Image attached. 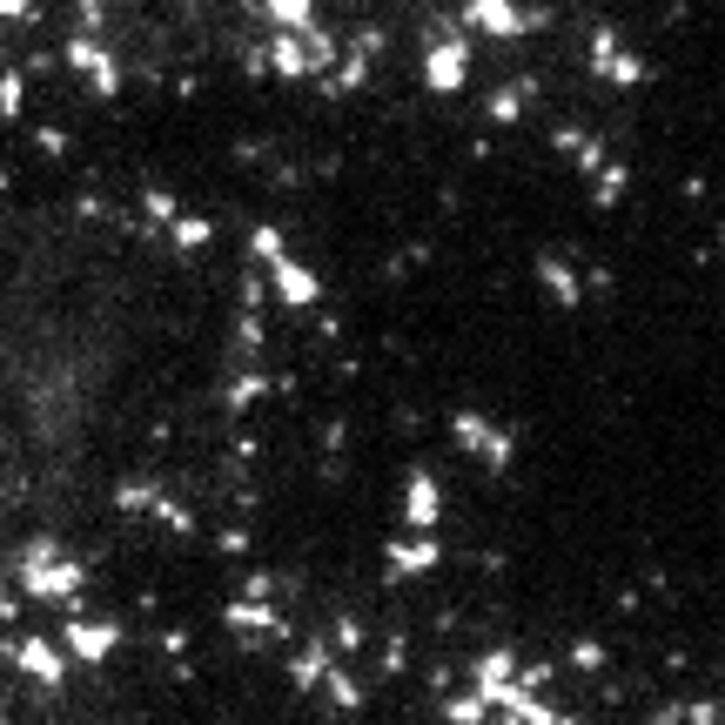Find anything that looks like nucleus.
<instances>
[{
    "mask_svg": "<svg viewBox=\"0 0 725 725\" xmlns=\"http://www.w3.org/2000/svg\"><path fill=\"white\" fill-rule=\"evenodd\" d=\"M249 256H256V269H269L275 256H290V235H282L275 222H256L249 229Z\"/></svg>",
    "mask_w": 725,
    "mask_h": 725,
    "instance_id": "b1692460",
    "label": "nucleus"
},
{
    "mask_svg": "<svg viewBox=\"0 0 725 725\" xmlns=\"http://www.w3.org/2000/svg\"><path fill=\"white\" fill-rule=\"evenodd\" d=\"M114 644H121V625H114V618L74 612V618L61 625V652H67V665H108V659H114Z\"/></svg>",
    "mask_w": 725,
    "mask_h": 725,
    "instance_id": "0eeeda50",
    "label": "nucleus"
},
{
    "mask_svg": "<svg viewBox=\"0 0 725 725\" xmlns=\"http://www.w3.org/2000/svg\"><path fill=\"white\" fill-rule=\"evenodd\" d=\"M538 282H544V296H551L557 309H578V303H585V275H578L572 262H557V256L538 262Z\"/></svg>",
    "mask_w": 725,
    "mask_h": 725,
    "instance_id": "2eb2a0df",
    "label": "nucleus"
},
{
    "mask_svg": "<svg viewBox=\"0 0 725 725\" xmlns=\"http://www.w3.org/2000/svg\"><path fill=\"white\" fill-rule=\"evenodd\" d=\"M524 108H531V81H511V88H497L491 101H483V114H491L497 128H511V121H524Z\"/></svg>",
    "mask_w": 725,
    "mask_h": 725,
    "instance_id": "6ab92c4d",
    "label": "nucleus"
},
{
    "mask_svg": "<svg viewBox=\"0 0 725 725\" xmlns=\"http://www.w3.org/2000/svg\"><path fill=\"white\" fill-rule=\"evenodd\" d=\"M242 309H262V269L242 275Z\"/></svg>",
    "mask_w": 725,
    "mask_h": 725,
    "instance_id": "f704fd0d",
    "label": "nucleus"
},
{
    "mask_svg": "<svg viewBox=\"0 0 725 725\" xmlns=\"http://www.w3.org/2000/svg\"><path fill=\"white\" fill-rule=\"evenodd\" d=\"M470 34L464 27H443L430 48H423V88L430 95H464V81H470Z\"/></svg>",
    "mask_w": 725,
    "mask_h": 725,
    "instance_id": "f03ea898",
    "label": "nucleus"
},
{
    "mask_svg": "<svg viewBox=\"0 0 725 725\" xmlns=\"http://www.w3.org/2000/svg\"><path fill=\"white\" fill-rule=\"evenodd\" d=\"M403 517H410V531H437L443 524V483L430 470H410V483H403Z\"/></svg>",
    "mask_w": 725,
    "mask_h": 725,
    "instance_id": "ddd939ff",
    "label": "nucleus"
},
{
    "mask_svg": "<svg viewBox=\"0 0 725 725\" xmlns=\"http://www.w3.org/2000/svg\"><path fill=\"white\" fill-rule=\"evenodd\" d=\"M235 343H242V349H256V343H262V316H256V309H242V322H235Z\"/></svg>",
    "mask_w": 725,
    "mask_h": 725,
    "instance_id": "2f4dec72",
    "label": "nucleus"
},
{
    "mask_svg": "<svg viewBox=\"0 0 725 725\" xmlns=\"http://www.w3.org/2000/svg\"><path fill=\"white\" fill-rule=\"evenodd\" d=\"M222 625L242 638V652H262V644L290 638V625H282V612H275L269 598H235V604H222Z\"/></svg>",
    "mask_w": 725,
    "mask_h": 725,
    "instance_id": "6e6552de",
    "label": "nucleus"
},
{
    "mask_svg": "<svg viewBox=\"0 0 725 725\" xmlns=\"http://www.w3.org/2000/svg\"><path fill=\"white\" fill-rule=\"evenodd\" d=\"M269 396V377L262 370H242L235 383H229V410H249V403H262Z\"/></svg>",
    "mask_w": 725,
    "mask_h": 725,
    "instance_id": "a878e982",
    "label": "nucleus"
},
{
    "mask_svg": "<svg viewBox=\"0 0 725 725\" xmlns=\"http://www.w3.org/2000/svg\"><path fill=\"white\" fill-rule=\"evenodd\" d=\"M437 564H443V544H437V531H410V538L383 544V578H390V585H403V578H430Z\"/></svg>",
    "mask_w": 725,
    "mask_h": 725,
    "instance_id": "9d476101",
    "label": "nucleus"
},
{
    "mask_svg": "<svg viewBox=\"0 0 725 725\" xmlns=\"http://www.w3.org/2000/svg\"><path fill=\"white\" fill-rule=\"evenodd\" d=\"M591 175H598V182H591V201H598V209H618V201H625V188H631V169H625V161H612V155H604Z\"/></svg>",
    "mask_w": 725,
    "mask_h": 725,
    "instance_id": "f3484780",
    "label": "nucleus"
},
{
    "mask_svg": "<svg viewBox=\"0 0 725 725\" xmlns=\"http://www.w3.org/2000/svg\"><path fill=\"white\" fill-rule=\"evenodd\" d=\"M544 21H551L544 8H517V0H464V34L517 40V34H538Z\"/></svg>",
    "mask_w": 725,
    "mask_h": 725,
    "instance_id": "7ed1b4c3",
    "label": "nucleus"
},
{
    "mask_svg": "<svg viewBox=\"0 0 725 725\" xmlns=\"http://www.w3.org/2000/svg\"><path fill=\"white\" fill-rule=\"evenodd\" d=\"M551 142H557V155H572V161H578V169H585V175H591V169H598V161H604V142H591L585 128H557Z\"/></svg>",
    "mask_w": 725,
    "mask_h": 725,
    "instance_id": "412c9836",
    "label": "nucleus"
},
{
    "mask_svg": "<svg viewBox=\"0 0 725 725\" xmlns=\"http://www.w3.org/2000/svg\"><path fill=\"white\" fill-rule=\"evenodd\" d=\"M40 0H0V21H34Z\"/></svg>",
    "mask_w": 725,
    "mask_h": 725,
    "instance_id": "72a5a7b5",
    "label": "nucleus"
},
{
    "mask_svg": "<svg viewBox=\"0 0 725 725\" xmlns=\"http://www.w3.org/2000/svg\"><path fill=\"white\" fill-rule=\"evenodd\" d=\"M316 685H322V692H330V705H336V712H362V685H356V678H349L343 665H330V672H322Z\"/></svg>",
    "mask_w": 725,
    "mask_h": 725,
    "instance_id": "4be33fe9",
    "label": "nucleus"
},
{
    "mask_svg": "<svg viewBox=\"0 0 725 725\" xmlns=\"http://www.w3.org/2000/svg\"><path fill=\"white\" fill-rule=\"evenodd\" d=\"M491 718V705H483L477 692H457V699H443V725H483Z\"/></svg>",
    "mask_w": 725,
    "mask_h": 725,
    "instance_id": "393cba45",
    "label": "nucleus"
},
{
    "mask_svg": "<svg viewBox=\"0 0 725 725\" xmlns=\"http://www.w3.org/2000/svg\"><path fill=\"white\" fill-rule=\"evenodd\" d=\"M175 209H182V201H175L169 188H142V216H148L155 229H169V222H175Z\"/></svg>",
    "mask_w": 725,
    "mask_h": 725,
    "instance_id": "bb28decb",
    "label": "nucleus"
},
{
    "mask_svg": "<svg viewBox=\"0 0 725 725\" xmlns=\"http://www.w3.org/2000/svg\"><path fill=\"white\" fill-rule=\"evenodd\" d=\"M61 61H67L81 81H88L101 101H114V95H121V61L108 54V40H101V34H74L67 48H61Z\"/></svg>",
    "mask_w": 725,
    "mask_h": 725,
    "instance_id": "423d86ee",
    "label": "nucleus"
},
{
    "mask_svg": "<svg viewBox=\"0 0 725 725\" xmlns=\"http://www.w3.org/2000/svg\"><path fill=\"white\" fill-rule=\"evenodd\" d=\"M451 437H457V451H470L483 470H504L511 451H517V437H511L504 423H491L483 410H457V417H451Z\"/></svg>",
    "mask_w": 725,
    "mask_h": 725,
    "instance_id": "20e7f679",
    "label": "nucleus"
},
{
    "mask_svg": "<svg viewBox=\"0 0 725 725\" xmlns=\"http://www.w3.org/2000/svg\"><path fill=\"white\" fill-rule=\"evenodd\" d=\"M34 148L40 155H67V128H54V121H48V128H34Z\"/></svg>",
    "mask_w": 725,
    "mask_h": 725,
    "instance_id": "7c9ffc66",
    "label": "nucleus"
},
{
    "mask_svg": "<svg viewBox=\"0 0 725 725\" xmlns=\"http://www.w3.org/2000/svg\"><path fill=\"white\" fill-rule=\"evenodd\" d=\"M336 665V644H303V652L290 659V685L296 692H316V678Z\"/></svg>",
    "mask_w": 725,
    "mask_h": 725,
    "instance_id": "dca6fc26",
    "label": "nucleus"
},
{
    "mask_svg": "<svg viewBox=\"0 0 725 725\" xmlns=\"http://www.w3.org/2000/svg\"><path fill=\"white\" fill-rule=\"evenodd\" d=\"M256 8H269V21H275V27H290V34L316 27V0H256Z\"/></svg>",
    "mask_w": 725,
    "mask_h": 725,
    "instance_id": "5701e85b",
    "label": "nucleus"
},
{
    "mask_svg": "<svg viewBox=\"0 0 725 725\" xmlns=\"http://www.w3.org/2000/svg\"><path fill=\"white\" fill-rule=\"evenodd\" d=\"M14 591L34 598V604H67V612H81L88 564L67 557L54 538H27V544H21V564H14Z\"/></svg>",
    "mask_w": 725,
    "mask_h": 725,
    "instance_id": "f257e3e1",
    "label": "nucleus"
},
{
    "mask_svg": "<svg viewBox=\"0 0 725 725\" xmlns=\"http://www.w3.org/2000/svg\"><path fill=\"white\" fill-rule=\"evenodd\" d=\"M262 61H269V74H282V81H316V61H309V27H303V34L275 27V34L262 40Z\"/></svg>",
    "mask_w": 725,
    "mask_h": 725,
    "instance_id": "f8f14e48",
    "label": "nucleus"
},
{
    "mask_svg": "<svg viewBox=\"0 0 725 725\" xmlns=\"http://www.w3.org/2000/svg\"><path fill=\"white\" fill-rule=\"evenodd\" d=\"M591 74H598V81H612V88H644V81H652L644 54H631L612 27H591Z\"/></svg>",
    "mask_w": 725,
    "mask_h": 725,
    "instance_id": "1a4fd4ad",
    "label": "nucleus"
},
{
    "mask_svg": "<svg viewBox=\"0 0 725 725\" xmlns=\"http://www.w3.org/2000/svg\"><path fill=\"white\" fill-rule=\"evenodd\" d=\"M8 659H14V672L21 678H34L40 692H61L67 685V652L54 638H34V631H21V638H8Z\"/></svg>",
    "mask_w": 725,
    "mask_h": 725,
    "instance_id": "39448f33",
    "label": "nucleus"
},
{
    "mask_svg": "<svg viewBox=\"0 0 725 725\" xmlns=\"http://www.w3.org/2000/svg\"><path fill=\"white\" fill-rule=\"evenodd\" d=\"M269 290H275L282 309H316L322 303V275L309 262H296V256H275L269 262Z\"/></svg>",
    "mask_w": 725,
    "mask_h": 725,
    "instance_id": "9b49d317",
    "label": "nucleus"
},
{
    "mask_svg": "<svg viewBox=\"0 0 725 725\" xmlns=\"http://www.w3.org/2000/svg\"><path fill=\"white\" fill-rule=\"evenodd\" d=\"M21 114H27V74L0 61V121H21Z\"/></svg>",
    "mask_w": 725,
    "mask_h": 725,
    "instance_id": "aec40b11",
    "label": "nucleus"
},
{
    "mask_svg": "<svg viewBox=\"0 0 725 725\" xmlns=\"http://www.w3.org/2000/svg\"><path fill=\"white\" fill-rule=\"evenodd\" d=\"M0 725H8V705H0Z\"/></svg>",
    "mask_w": 725,
    "mask_h": 725,
    "instance_id": "e433bc0d",
    "label": "nucleus"
},
{
    "mask_svg": "<svg viewBox=\"0 0 725 725\" xmlns=\"http://www.w3.org/2000/svg\"><path fill=\"white\" fill-rule=\"evenodd\" d=\"M511 672H517V652H504V644H497V652H483V659H470V692H477L483 705H491V712H497V699H504V685H511Z\"/></svg>",
    "mask_w": 725,
    "mask_h": 725,
    "instance_id": "4468645a",
    "label": "nucleus"
},
{
    "mask_svg": "<svg viewBox=\"0 0 725 725\" xmlns=\"http://www.w3.org/2000/svg\"><path fill=\"white\" fill-rule=\"evenodd\" d=\"M564 659H572V672H585V678H591V672H604V644H598V638H578Z\"/></svg>",
    "mask_w": 725,
    "mask_h": 725,
    "instance_id": "c85d7f7f",
    "label": "nucleus"
},
{
    "mask_svg": "<svg viewBox=\"0 0 725 725\" xmlns=\"http://www.w3.org/2000/svg\"><path fill=\"white\" fill-rule=\"evenodd\" d=\"M14 618H21V591L0 578V625H14Z\"/></svg>",
    "mask_w": 725,
    "mask_h": 725,
    "instance_id": "473e14b6",
    "label": "nucleus"
},
{
    "mask_svg": "<svg viewBox=\"0 0 725 725\" xmlns=\"http://www.w3.org/2000/svg\"><path fill=\"white\" fill-rule=\"evenodd\" d=\"M169 242H175L182 256H195V249H209V242H216V222H209V216H188V209H175Z\"/></svg>",
    "mask_w": 725,
    "mask_h": 725,
    "instance_id": "a211bd4d",
    "label": "nucleus"
},
{
    "mask_svg": "<svg viewBox=\"0 0 725 725\" xmlns=\"http://www.w3.org/2000/svg\"><path fill=\"white\" fill-rule=\"evenodd\" d=\"M483 725H517V718H511V712H491V718H483Z\"/></svg>",
    "mask_w": 725,
    "mask_h": 725,
    "instance_id": "c9c22d12",
    "label": "nucleus"
},
{
    "mask_svg": "<svg viewBox=\"0 0 725 725\" xmlns=\"http://www.w3.org/2000/svg\"><path fill=\"white\" fill-rule=\"evenodd\" d=\"M148 517H155V524H169V531H175V538H188V531H195V517H188L182 504H169V497H161V491H155V504H148Z\"/></svg>",
    "mask_w": 725,
    "mask_h": 725,
    "instance_id": "cd10ccee",
    "label": "nucleus"
},
{
    "mask_svg": "<svg viewBox=\"0 0 725 725\" xmlns=\"http://www.w3.org/2000/svg\"><path fill=\"white\" fill-rule=\"evenodd\" d=\"M155 504V483H121V491H114V511H128V517H142Z\"/></svg>",
    "mask_w": 725,
    "mask_h": 725,
    "instance_id": "c756f323",
    "label": "nucleus"
}]
</instances>
